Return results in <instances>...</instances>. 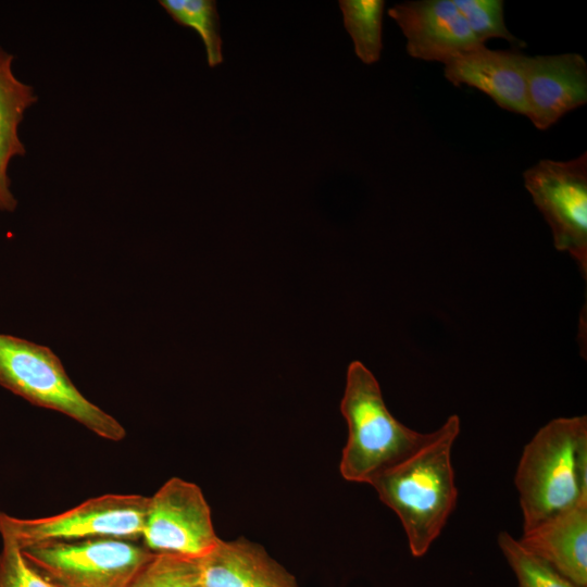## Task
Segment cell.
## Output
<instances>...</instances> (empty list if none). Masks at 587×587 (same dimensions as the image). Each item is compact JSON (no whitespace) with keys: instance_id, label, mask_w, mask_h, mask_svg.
<instances>
[{"instance_id":"16","label":"cell","mask_w":587,"mask_h":587,"mask_svg":"<svg viewBox=\"0 0 587 587\" xmlns=\"http://www.w3.org/2000/svg\"><path fill=\"white\" fill-rule=\"evenodd\" d=\"M161 7L179 25L193 28L203 41L210 67L223 62L216 2L213 0H161Z\"/></svg>"},{"instance_id":"11","label":"cell","mask_w":587,"mask_h":587,"mask_svg":"<svg viewBox=\"0 0 587 587\" xmlns=\"http://www.w3.org/2000/svg\"><path fill=\"white\" fill-rule=\"evenodd\" d=\"M527 57L515 50L482 46L445 64L444 74L454 86L475 87L500 108L527 115Z\"/></svg>"},{"instance_id":"1","label":"cell","mask_w":587,"mask_h":587,"mask_svg":"<svg viewBox=\"0 0 587 587\" xmlns=\"http://www.w3.org/2000/svg\"><path fill=\"white\" fill-rule=\"evenodd\" d=\"M459 433L460 419L450 415L424 446L371 484L399 517L415 558L427 553L455 508L451 452Z\"/></svg>"},{"instance_id":"17","label":"cell","mask_w":587,"mask_h":587,"mask_svg":"<svg viewBox=\"0 0 587 587\" xmlns=\"http://www.w3.org/2000/svg\"><path fill=\"white\" fill-rule=\"evenodd\" d=\"M498 546L515 574L517 587H578L549 564L526 551L508 532H501Z\"/></svg>"},{"instance_id":"4","label":"cell","mask_w":587,"mask_h":587,"mask_svg":"<svg viewBox=\"0 0 587 587\" xmlns=\"http://www.w3.org/2000/svg\"><path fill=\"white\" fill-rule=\"evenodd\" d=\"M0 385L34 405L73 419L103 439L121 441L126 436L117 420L76 388L48 347L0 334Z\"/></svg>"},{"instance_id":"7","label":"cell","mask_w":587,"mask_h":587,"mask_svg":"<svg viewBox=\"0 0 587 587\" xmlns=\"http://www.w3.org/2000/svg\"><path fill=\"white\" fill-rule=\"evenodd\" d=\"M524 185L549 224L554 247L587 275V153L570 161L540 160L523 173Z\"/></svg>"},{"instance_id":"15","label":"cell","mask_w":587,"mask_h":587,"mask_svg":"<svg viewBox=\"0 0 587 587\" xmlns=\"http://www.w3.org/2000/svg\"><path fill=\"white\" fill-rule=\"evenodd\" d=\"M346 30L352 38L357 57L365 64L380 58L384 0H340Z\"/></svg>"},{"instance_id":"14","label":"cell","mask_w":587,"mask_h":587,"mask_svg":"<svg viewBox=\"0 0 587 587\" xmlns=\"http://www.w3.org/2000/svg\"><path fill=\"white\" fill-rule=\"evenodd\" d=\"M14 57L0 48V210L12 212L17 201L10 190V161L25 154L18 126L26 110L37 101L32 86L13 73Z\"/></svg>"},{"instance_id":"3","label":"cell","mask_w":587,"mask_h":587,"mask_svg":"<svg viewBox=\"0 0 587 587\" xmlns=\"http://www.w3.org/2000/svg\"><path fill=\"white\" fill-rule=\"evenodd\" d=\"M340 411L348 438L339 471L352 483L371 485L424 446L433 434L416 432L399 422L388 410L377 379L360 361L348 366Z\"/></svg>"},{"instance_id":"10","label":"cell","mask_w":587,"mask_h":587,"mask_svg":"<svg viewBox=\"0 0 587 587\" xmlns=\"http://www.w3.org/2000/svg\"><path fill=\"white\" fill-rule=\"evenodd\" d=\"M527 117L547 129L587 102V64L578 53L527 57Z\"/></svg>"},{"instance_id":"13","label":"cell","mask_w":587,"mask_h":587,"mask_svg":"<svg viewBox=\"0 0 587 587\" xmlns=\"http://www.w3.org/2000/svg\"><path fill=\"white\" fill-rule=\"evenodd\" d=\"M202 587H299L296 577L259 544L222 540L199 560Z\"/></svg>"},{"instance_id":"12","label":"cell","mask_w":587,"mask_h":587,"mask_svg":"<svg viewBox=\"0 0 587 587\" xmlns=\"http://www.w3.org/2000/svg\"><path fill=\"white\" fill-rule=\"evenodd\" d=\"M517 541L578 587H587V499L523 532Z\"/></svg>"},{"instance_id":"6","label":"cell","mask_w":587,"mask_h":587,"mask_svg":"<svg viewBox=\"0 0 587 587\" xmlns=\"http://www.w3.org/2000/svg\"><path fill=\"white\" fill-rule=\"evenodd\" d=\"M22 552L59 587H129L154 554L135 540L118 538L48 542Z\"/></svg>"},{"instance_id":"18","label":"cell","mask_w":587,"mask_h":587,"mask_svg":"<svg viewBox=\"0 0 587 587\" xmlns=\"http://www.w3.org/2000/svg\"><path fill=\"white\" fill-rule=\"evenodd\" d=\"M129 587H202L199 560L154 553Z\"/></svg>"},{"instance_id":"20","label":"cell","mask_w":587,"mask_h":587,"mask_svg":"<svg viewBox=\"0 0 587 587\" xmlns=\"http://www.w3.org/2000/svg\"><path fill=\"white\" fill-rule=\"evenodd\" d=\"M0 587H59L37 570L23 555L11 539L2 538L0 551Z\"/></svg>"},{"instance_id":"2","label":"cell","mask_w":587,"mask_h":587,"mask_svg":"<svg viewBox=\"0 0 587 587\" xmlns=\"http://www.w3.org/2000/svg\"><path fill=\"white\" fill-rule=\"evenodd\" d=\"M514 484L523 532L587 499V417H558L525 445Z\"/></svg>"},{"instance_id":"8","label":"cell","mask_w":587,"mask_h":587,"mask_svg":"<svg viewBox=\"0 0 587 587\" xmlns=\"http://www.w3.org/2000/svg\"><path fill=\"white\" fill-rule=\"evenodd\" d=\"M141 538L153 553L195 560L208 555L220 540L202 490L179 477L170 478L149 497Z\"/></svg>"},{"instance_id":"9","label":"cell","mask_w":587,"mask_h":587,"mask_svg":"<svg viewBox=\"0 0 587 587\" xmlns=\"http://www.w3.org/2000/svg\"><path fill=\"white\" fill-rule=\"evenodd\" d=\"M407 38V52L415 59L444 64L482 45L453 0H417L388 10Z\"/></svg>"},{"instance_id":"5","label":"cell","mask_w":587,"mask_h":587,"mask_svg":"<svg viewBox=\"0 0 587 587\" xmlns=\"http://www.w3.org/2000/svg\"><path fill=\"white\" fill-rule=\"evenodd\" d=\"M149 497L108 494L90 498L62 513L21 519L0 512L1 538L20 548L93 538H141Z\"/></svg>"},{"instance_id":"19","label":"cell","mask_w":587,"mask_h":587,"mask_svg":"<svg viewBox=\"0 0 587 587\" xmlns=\"http://www.w3.org/2000/svg\"><path fill=\"white\" fill-rule=\"evenodd\" d=\"M475 38L485 45L486 40L501 38L517 48L525 42L517 39L505 26L502 0H453Z\"/></svg>"}]
</instances>
